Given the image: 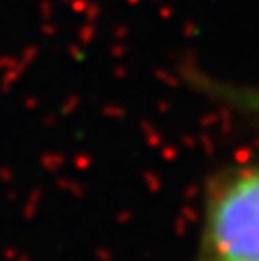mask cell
Returning a JSON list of instances; mask_svg holds the SVG:
<instances>
[{"label": "cell", "instance_id": "1", "mask_svg": "<svg viewBox=\"0 0 259 261\" xmlns=\"http://www.w3.org/2000/svg\"><path fill=\"white\" fill-rule=\"evenodd\" d=\"M195 261H259V163L209 181Z\"/></svg>", "mask_w": 259, "mask_h": 261}, {"label": "cell", "instance_id": "2", "mask_svg": "<svg viewBox=\"0 0 259 261\" xmlns=\"http://www.w3.org/2000/svg\"><path fill=\"white\" fill-rule=\"evenodd\" d=\"M193 85H197L218 103L246 117L259 119V85H232V83H216L200 76H193Z\"/></svg>", "mask_w": 259, "mask_h": 261}]
</instances>
